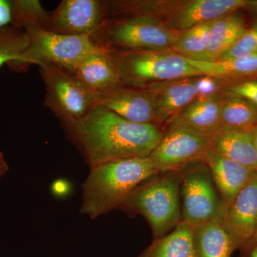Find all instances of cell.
Listing matches in <instances>:
<instances>
[{"instance_id": "obj_1", "label": "cell", "mask_w": 257, "mask_h": 257, "mask_svg": "<svg viewBox=\"0 0 257 257\" xmlns=\"http://www.w3.org/2000/svg\"><path fill=\"white\" fill-rule=\"evenodd\" d=\"M62 126L89 169L111 161L150 157L164 134L155 125L127 121L100 104L79 121Z\"/></svg>"}, {"instance_id": "obj_2", "label": "cell", "mask_w": 257, "mask_h": 257, "mask_svg": "<svg viewBox=\"0 0 257 257\" xmlns=\"http://www.w3.org/2000/svg\"><path fill=\"white\" fill-rule=\"evenodd\" d=\"M150 157L106 162L89 169L79 212L91 220L119 209L144 181L158 173Z\"/></svg>"}, {"instance_id": "obj_3", "label": "cell", "mask_w": 257, "mask_h": 257, "mask_svg": "<svg viewBox=\"0 0 257 257\" xmlns=\"http://www.w3.org/2000/svg\"><path fill=\"white\" fill-rule=\"evenodd\" d=\"M182 174L158 172L139 185L121 207L130 217L140 215L146 219L153 240L164 237L182 221Z\"/></svg>"}, {"instance_id": "obj_4", "label": "cell", "mask_w": 257, "mask_h": 257, "mask_svg": "<svg viewBox=\"0 0 257 257\" xmlns=\"http://www.w3.org/2000/svg\"><path fill=\"white\" fill-rule=\"evenodd\" d=\"M126 87L147 89L152 84L204 75L185 57L171 50L106 51Z\"/></svg>"}, {"instance_id": "obj_5", "label": "cell", "mask_w": 257, "mask_h": 257, "mask_svg": "<svg viewBox=\"0 0 257 257\" xmlns=\"http://www.w3.org/2000/svg\"><path fill=\"white\" fill-rule=\"evenodd\" d=\"M180 33L151 17H111L91 38L105 51L166 50L172 48Z\"/></svg>"}, {"instance_id": "obj_6", "label": "cell", "mask_w": 257, "mask_h": 257, "mask_svg": "<svg viewBox=\"0 0 257 257\" xmlns=\"http://www.w3.org/2000/svg\"><path fill=\"white\" fill-rule=\"evenodd\" d=\"M29 38V46L23 55V67L53 64L71 70L82 59L103 49L96 45L91 35H61L49 31L40 22L22 25Z\"/></svg>"}, {"instance_id": "obj_7", "label": "cell", "mask_w": 257, "mask_h": 257, "mask_svg": "<svg viewBox=\"0 0 257 257\" xmlns=\"http://www.w3.org/2000/svg\"><path fill=\"white\" fill-rule=\"evenodd\" d=\"M38 67L45 88L44 104L62 126L82 119L98 104L95 93L72 72L53 64Z\"/></svg>"}, {"instance_id": "obj_8", "label": "cell", "mask_w": 257, "mask_h": 257, "mask_svg": "<svg viewBox=\"0 0 257 257\" xmlns=\"http://www.w3.org/2000/svg\"><path fill=\"white\" fill-rule=\"evenodd\" d=\"M246 3L247 0H143L139 11L181 32L216 21Z\"/></svg>"}, {"instance_id": "obj_9", "label": "cell", "mask_w": 257, "mask_h": 257, "mask_svg": "<svg viewBox=\"0 0 257 257\" xmlns=\"http://www.w3.org/2000/svg\"><path fill=\"white\" fill-rule=\"evenodd\" d=\"M182 173V221L194 228L208 223H222L227 209L207 165L203 162H196L184 169Z\"/></svg>"}, {"instance_id": "obj_10", "label": "cell", "mask_w": 257, "mask_h": 257, "mask_svg": "<svg viewBox=\"0 0 257 257\" xmlns=\"http://www.w3.org/2000/svg\"><path fill=\"white\" fill-rule=\"evenodd\" d=\"M211 138L187 126L170 124L149 157L159 172H182L202 162L211 150Z\"/></svg>"}, {"instance_id": "obj_11", "label": "cell", "mask_w": 257, "mask_h": 257, "mask_svg": "<svg viewBox=\"0 0 257 257\" xmlns=\"http://www.w3.org/2000/svg\"><path fill=\"white\" fill-rule=\"evenodd\" d=\"M108 18V1L63 0L48 13L45 29L61 35H91Z\"/></svg>"}, {"instance_id": "obj_12", "label": "cell", "mask_w": 257, "mask_h": 257, "mask_svg": "<svg viewBox=\"0 0 257 257\" xmlns=\"http://www.w3.org/2000/svg\"><path fill=\"white\" fill-rule=\"evenodd\" d=\"M96 96L98 104L124 119L137 124L156 126L155 94L150 89L121 84Z\"/></svg>"}, {"instance_id": "obj_13", "label": "cell", "mask_w": 257, "mask_h": 257, "mask_svg": "<svg viewBox=\"0 0 257 257\" xmlns=\"http://www.w3.org/2000/svg\"><path fill=\"white\" fill-rule=\"evenodd\" d=\"M222 225L236 250L247 247L257 227V175L228 207Z\"/></svg>"}, {"instance_id": "obj_14", "label": "cell", "mask_w": 257, "mask_h": 257, "mask_svg": "<svg viewBox=\"0 0 257 257\" xmlns=\"http://www.w3.org/2000/svg\"><path fill=\"white\" fill-rule=\"evenodd\" d=\"M202 162L209 169L213 182L226 209L241 189L257 175V171L221 156L213 150L208 152Z\"/></svg>"}, {"instance_id": "obj_15", "label": "cell", "mask_w": 257, "mask_h": 257, "mask_svg": "<svg viewBox=\"0 0 257 257\" xmlns=\"http://www.w3.org/2000/svg\"><path fill=\"white\" fill-rule=\"evenodd\" d=\"M196 77L157 83L147 88L155 94V123L168 125L184 107L198 97Z\"/></svg>"}, {"instance_id": "obj_16", "label": "cell", "mask_w": 257, "mask_h": 257, "mask_svg": "<svg viewBox=\"0 0 257 257\" xmlns=\"http://www.w3.org/2000/svg\"><path fill=\"white\" fill-rule=\"evenodd\" d=\"M69 72L96 94L121 85L117 69L104 50L84 57Z\"/></svg>"}, {"instance_id": "obj_17", "label": "cell", "mask_w": 257, "mask_h": 257, "mask_svg": "<svg viewBox=\"0 0 257 257\" xmlns=\"http://www.w3.org/2000/svg\"><path fill=\"white\" fill-rule=\"evenodd\" d=\"M221 103L222 98L219 94L197 98L176 115L170 124L182 125L199 133L214 135L221 130Z\"/></svg>"}, {"instance_id": "obj_18", "label": "cell", "mask_w": 257, "mask_h": 257, "mask_svg": "<svg viewBox=\"0 0 257 257\" xmlns=\"http://www.w3.org/2000/svg\"><path fill=\"white\" fill-rule=\"evenodd\" d=\"M253 130H220L212 135L211 150L221 156L257 171V149Z\"/></svg>"}, {"instance_id": "obj_19", "label": "cell", "mask_w": 257, "mask_h": 257, "mask_svg": "<svg viewBox=\"0 0 257 257\" xmlns=\"http://www.w3.org/2000/svg\"><path fill=\"white\" fill-rule=\"evenodd\" d=\"M246 29L244 19L236 11L218 19L211 25L205 50L192 60L202 62L217 60L239 40Z\"/></svg>"}, {"instance_id": "obj_20", "label": "cell", "mask_w": 257, "mask_h": 257, "mask_svg": "<svg viewBox=\"0 0 257 257\" xmlns=\"http://www.w3.org/2000/svg\"><path fill=\"white\" fill-rule=\"evenodd\" d=\"M196 257H231L236 251L221 222L208 223L193 230Z\"/></svg>"}, {"instance_id": "obj_21", "label": "cell", "mask_w": 257, "mask_h": 257, "mask_svg": "<svg viewBox=\"0 0 257 257\" xmlns=\"http://www.w3.org/2000/svg\"><path fill=\"white\" fill-rule=\"evenodd\" d=\"M193 230L192 226L182 221L168 234L153 240L138 257H196Z\"/></svg>"}, {"instance_id": "obj_22", "label": "cell", "mask_w": 257, "mask_h": 257, "mask_svg": "<svg viewBox=\"0 0 257 257\" xmlns=\"http://www.w3.org/2000/svg\"><path fill=\"white\" fill-rule=\"evenodd\" d=\"M257 126V107L246 99L231 95L222 99L220 130H251Z\"/></svg>"}, {"instance_id": "obj_23", "label": "cell", "mask_w": 257, "mask_h": 257, "mask_svg": "<svg viewBox=\"0 0 257 257\" xmlns=\"http://www.w3.org/2000/svg\"><path fill=\"white\" fill-rule=\"evenodd\" d=\"M187 59L191 65L204 75L224 79L236 76L247 75L257 72V54L241 58L202 62Z\"/></svg>"}, {"instance_id": "obj_24", "label": "cell", "mask_w": 257, "mask_h": 257, "mask_svg": "<svg viewBox=\"0 0 257 257\" xmlns=\"http://www.w3.org/2000/svg\"><path fill=\"white\" fill-rule=\"evenodd\" d=\"M28 46V35L22 29L13 25L0 28V68L5 64L23 67V55Z\"/></svg>"}, {"instance_id": "obj_25", "label": "cell", "mask_w": 257, "mask_h": 257, "mask_svg": "<svg viewBox=\"0 0 257 257\" xmlns=\"http://www.w3.org/2000/svg\"><path fill=\"white\" fill-rule=\"evenodd\" d=\"M213 23L214 22L181 32L171 50L189 60L197 58L207 47Z\"/></svg>"}, {"instance_id": "obj_26", "label": "cell", "mask_w": 257, "mask_h": 257, "mask_svg": "<svg viewBox=\"0 0 257 257\" xmlns=\"http://www.w3.org/2000/svg\"><path fill=\"white\" fill-rule=\"evenodd\" d=\"M257 54V23L246 29L244 33L229 50L220 56L217 60L241 58Z\"/></svg>"}, {"instance_id": "obj_27", "label": "cell", "mask_w": 257, "mask_h": 257, "mask_svg": "<svg viewBox=\"0 0 257 257\" xmlns=\"http://www.w3.org/2000/svg\"><path fill=\"white\" fill-rule=\"evenodd\" d=\"M222 79L215 78L211 76L202 75L195 78L198 97H206L219 94Z\"/></svg>"}, {"instance_id": "obj_28", "label": "cell", "mask_w": 257, "mask_h": 257, "mask_svg": "<svg viewBox=\"0 0 257 257\" xmlns=\"http://www.w3.org/2000/svg\"><path fill=\"white\" fill-rule=\"evenodd\" d=\"M227 91L231 95L242 97L257 107V81H248L234 84L228 87Z\"/></svg>"}, {"instance_id": "obj_29", "label": "cell", "mask_w": 257, "mask_h": 257, "mask_svg": "<svg viewBox=\"0 0 257 257\" xmlns=\"http://www.w3.org/2000/svg\"><path fill=\"white\" fill-rule=\"evenodd\" d=\"M13 0H0V28L12 25Z\"/></svg>"}, {"instance_id": "obj_30", "label": "cell", "mask_w": 257, "mask_h": 257, "mask_svg": "<svg viewBox=\"0 0 257 257\" xmlns=\"http://www.w3.org/2000/svg\"><path fill=\"white\" fill-rule=\"evenodd\" d=\"M241 252V257H257V244L251 245Z\"/></svg>"}, {"instance_id": "obj_31", "label": "cell", "mask_w": 257, "mask_h": 257, "mask_svg": "<svg viewBox=\"0 0 257 257\" xmlns=\"http://www.w3.org/2000/svg\"><path fill=\"white\" fill-rule=\"evenodd\" d=\"M246 7L253 13L257 14V0H251V1H247Z\"/></svg>"}, {"instance_id": "obj_32", "label": "cell", "mask_w": 257, "mask_h": 257, "mask_svg": "<svg viewBox=\"0 0 257 257\" xmlns=\"http://www.w3.org/2000/svg\"><path fill=\"white\" fill-rule=\"evenodd\" d=\"M8 170H9V166L7 162L0 164V179L8 172Z\"/></svg>"}, {"instance_id": "obj_33", "label": "cell", "mask_w": 257, "mask_h": 257, "mask_svg": "<svg viewBox=\"0 0 257 257\" xmlns=\"http://www.w3.org/2000/svg\"><path fill=\"white\" fill-rule=\"evenodd\" d=\"M257 244V227L256 229V231H255V234L253 235V237L252 239H251V242H250L249 245L248 246H251V245ZM247 246V247H248ZM246 247V248H247Z\"/></svg>"}, {"instance_id": "obj_34", "label": "cell", "mask_w": 257, "mask_h": 257, "mask_svg": "<svg viewBox=\"0 0 257 257\" xmlns=\"http://www.w3.org/2000/svg\"><path fill=\"white\" fill-rule=\"evenodd\" d=\"M253 137H254L255 144L257 149V126L253 130Z\"/></svg>"}, {"instance_id": "obj_35", "label": "cell", "mask_w": 257, "mask_h": 257, "mask_svg": "<svg viewBox=\"0 0 257 257\" xmlns=\"http://www.w3.org/2000/svg\"><path fill=\"white\" fill-rule=\"evenodd\" d=\"M5 162H6V161H5L4 155L0 152V164L4 163Z\"/></svg>"}]
</instances>
